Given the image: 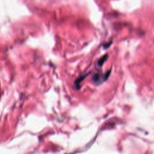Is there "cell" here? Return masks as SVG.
<instances>
[{
    "label": "cell",
    "instance_id": "1",
    "mask_svg": "<svg viewBox=\"0 0 154 154\" xmlns=\"http://www.w3.org/2000/svg\"><path fill=\"white\" fill-rule=\"evenodd\" d=\"M109 73H108L107 75L105 73V75H101L99 73H95L94 76H93V80L95 82H101L102 79H103V80H105L106 78L108 76Z\"/></svg>",
    "mask_w": 154,
    "mask_h": 154
},
{
    "label": "cell",
    "instance_id": "2",
    "mask_svg": "<svg viewBox=\"0 0 154 154\" xmlns=\"http://www.w3.org/2000/svg\"><path fill=\"white\" fill-rule=\"evenodd\" d=\"M107 57H108V55H103V57H102L98 60V61H97V65H98L99 66H101L103 64V63H104V61H105V60L106 59Z\"/></svg>",
    "mask_w": 154,
    "mask_h": 154
}]
</instances>
